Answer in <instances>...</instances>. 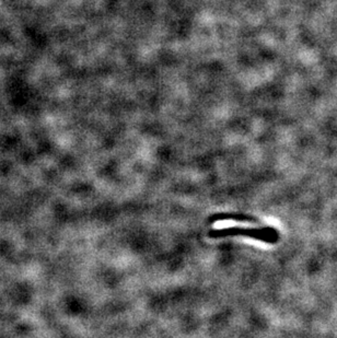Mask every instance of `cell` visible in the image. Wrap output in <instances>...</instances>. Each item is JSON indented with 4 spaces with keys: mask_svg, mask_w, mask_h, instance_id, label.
<instances>
[{
    "mask_svg": "<svg viewBox=\"0 0 337 338\" xmlns=\"http://www.w3.org/2000/svg\"><path fill=\"white\" fill-rule=\"evenodd\" d=\"M227 219H232V220H240V221H255L254 218H251L248 216H240V214H214L209 218L210 222L218 221V220H227Z\"/></svg>",
    "mask_w": 337,
    "mask_h": 338,
    "instance_id": "obj_2",
    "label": "cell"
},
{
    "mask_svg": "<svg viewBox=\"0 0 337 338\" xmlns=\"http://www.w3.org/2000/svg\"><path fill=\"white\" fill-rule=\"evenodd\" d=\"M209 236L213 239L226 236H247L251 239L263 241L266 243H276L278 240V232L273 228H226L219 230H211L209 231Z\"/></svg>",
    "mask_w": 337,
    "mask_h": 338,
    "instance_id": "obj_1",
    "label": "cell"
}]
</instances>
